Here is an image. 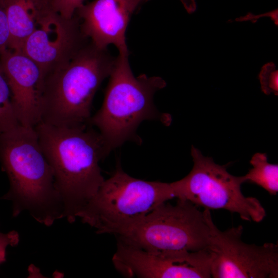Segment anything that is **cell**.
I'll return each instance as SVG.
<instances>
[{"mask_svg":"<svg viewBox=\"0 0 278 278\" xmlns=\"http://www.w3.org/2000/svg\"><path fill=\"white\" fill-rule=\"evenodd\" d=\"M259 78L263 92L266 94L272 93L277 95V71L273 63H268L263 67Z\"/></svg>","mask_w":278,"mask_h":278,"instance_id":"cell-16","label":"cell"},{"mask_svg":"<svg viewBox=\"0 0 278 278\" xmlns=\"http://www.w3.org/2000/svg\"><path fill=\"white\" fill-rule=\"evenodd\" d=\"M10 36L9 49L21 50L27 38L53 9L50 0H5Z\"/></svg>","mask_w":278,"mask_h":278,"instance_id":"cell-13","label":"cell"},{"mask_svg":"<svg viewBox=\"0 0 278 278\" xmlns=\"http://www.w3.org/2000/svg\"><path fill=\"white\" fill-rule=\"evenodd\" d=\"M51 8L61 16L71 19L84 0H50Z\"/></svg>","mask_w":278,"mask_h":278,"instance_id":"cell-17","label":"cell"},{"mask_svg":"<svg viewBox=\"0 0 278 278\" xmlns=\"http://www.w3.org/2000/svg\"><path fill=\"white\" fill-rule=\"evenodd\" d=\"M180 1L188 13H192L196 10L197 5L195 0H180Z\"/></svg>","mask_w":278,"mask_h":278,"instance_id":"cell-20","label":"cell"},{"mask_svg":"<svg viewBox=\"0 0 278 278\" xmlns=\"http://www.w3.org/2000/svg\"><path fill=\"white\" fill-rule=\"evenodd\" d=\"M174 198L170 183L135 178L125 172L118 161L114 172L104 180L76 218L98 234L116 235Z\"/></svg>","mask_w":278,"mask_h":278,"instance_id":"cell-5","label":"cell"},{"mask_svg":"<svg viewBox=\"0 0 278 278\" xmlns=\"http://www.w3.org/2000/svg\"><path fill=\"white\" fill-rule=\"evenodd\" d=\"M203 212L210 228L207 249L213 278H277L278 245L266 242L261 246L241 240L242 225L224 231L214 223L210 210Z\"/></svg>","mask_w":278,"mask_h":278,"instance_id":"cell-8","label":"cell"},{"mask_svg":"<svg viewBox=\"0 0 278 278\" xmlns=\"http://www.w3.org/2000/svg\"><path fill=\"white\" fill-rule=\"evenodd\" d=\"M210 228L203 211L186 200L165 202L115 236L118 241L145 251H198L207 248Z\"/></svg>","mask_w":278,"mask_h":278,"instance_id":"cell-6","label":"cell"},{"mask_svg":"<svg viewBox=\"0 0 278 278\" xmlns=\"http://www.w3.org/2000/svg\"><path fill=\"white\" fill-rule=\"evenodd\" d=\"M147 0H94L76 11L84 35L96 47L116 46L119 54L129 56L126 32L132 14Z\"/></svg>","mask_w":278,"mask_h":278,"instance_id":"cell-11","label":"cell"},{"mask_svg":"<svg viewBox=\"0 0 278 278\" xmlns=\"http://www.w3.org/2000/svg\"><path fill=\"white\" fill-rule=\"evenodd\" d=\"M89 41L75 14L67 19L51 9L26 40L21 51L37 64L44 78L68 63Z\"/></svg>","mask_w":278,"mask_h":278,"instance_id":"cell-10","label":"cell"},{"mask_svg":"<svg viewBox=\"0 0 278 278\" xmlns=\"http://www.w3.org/2000/svg\"><path fill=\"white\" fill-rule=\"evenodd\" d=\"M20 236L16 231H9L6 233L0 232V265L6 260V250L9 246L14 247L18 245Z\"/></svg>","mask_w":278,"mask_h":278,"instance_id":"cell-19","label":"cell"},{"mask_svg":"<svg viewBox=\"0 0 278 278\" xmlns=\"http://www.w3.org/2000/svg\"><path fill=\"white\" fill-rule=\"evenodd\" d=\"M112 262L115 269L128 277H211L207 249L152 253L118 241Z\"/></svg>","mask_w":278,"mask_h":278,"instance_id":"cell-9","label":"cell"},{"mask_svg":"<svg viewBox=\"0 0 278 278\" xmlns=\"http://www.w3.org/2000/svg\"><path fill=\"white\" fill-rule=\"evenodd\" d=\"M19 125L11 91L0 63V133L9 131Z\"/></svg>","mask_w":278,"mask_h":278,"instance_id":"cell-15","label":"cell"},{"mask_svg":"<svg viewBox=\"0 0 278 278\" xmlns=\"http://www.w3.org/2000/svg\"><path fill=\"white\" fill-rule=\"evenodd\" d=\"M0 63L20 124L34 127L42 116L44 75L41 68L22 51L11 49L0 56Z\"/></svg>","mask_w":278,"mask_h":278,"instance_id":"cell-12","label":"cell"},{"mask_svg":"<svg viewBox=\"0 0 278 278\" xmlns=\"http://www.w3.org/2000/svg\"><path fill=\"white\" fill-rule=\"evenodd\" d=\"M0 162L10 183L9 191L2 198L12 202L14 217L27 211L48 227L64 218L53 170L34 127L20 124L0 133Z\"/></svg>","mask_w":278,"mask_h":278,"instance_id":"cell-2","label":"cell"},{"mask_svg":"<svg viewBox=\"0 0 278 278\" xmlns=\"http://www.w3.org/2000/svg\"><path fill=\"white\" fill-rule=\"evenodd\" d=\"M252 168L244 176L245 182L258 185L270 195L278 192V165L268 162L265 153H255L250 161Z\"/></svg>","mask_w":278,"mask_h":278,"instance_id":"cell-14","label":"cell"},{"mask_svg":"<svg viewBox=\"0 0 278 278\" xmlns=\"http://www.w3.org/2000/svg\"><path fill=\"white\" fill-rule=\"evenodd\" d=\"M193 166L182 179L170 183L175 198L186 200L210 210L223 209L238 214L244 220L260 222L266 211L260 201L246 197L241 190L246 182L244 176H235L227 170V165L216 164L193 145L191 148Z\"/></svg>","mask_w":278,"mask_h":278,"instance_id":"cell-7","label":"cell"},{"mask_svg":"<svg viewBox=\"0 0 278 278\" xmlns=\"http://www.w3.org/2000/svg\"><path fill=\"white\" fill-rule=\"evenodd\" d=\"M34 128L54 173L70 223L103 182L99 162L109 154L98 131L90 125L56 126L40 121Z\"/></svg>","mask_w":278,"mask_h":278,"instance_id":"cell-1","label":"cell"},{"mask_svg":"<svg viewBox=\"0 0 278 278\" xmlns=\"http://www.w3.org/2000/svg\"><path fill=\"white\" fill-rule=\"evenodd\" d=\"M10 36L5 0H0V56L9 49Z\"/></svg>","mask_w":278,"mask_h":278,"instance_id":"cell-18","label":"cell"},{"mask_svg":"<svg viewBox=\"0 0 278 278\" xmlns=\"http://www.w3.org/2000/svg\"><path fill=\"white\" fill-rule=\"evenodd\" d=\"M115 59L89 41L68 63L46 74L41 121L63 127L89 125L94 97Z\"/></svg>","mask_w":278,"mask_h":278,"instance_id":"cell-4","label":"cell"},{"mask_svg":"<svg viewBox=\"0 0 278 278\" xmlns=\"http://www.w3.org/2000/svg\"><path fill=\"white\" fill-rule=\"evenodd\" d=\"M128 56L116 57L102 106L89 122L98 129L109 154L127 141L141 144L136 131L142 121L158 120L168 126L172 121L153 103L154 94L166 86L165 81L144 74L134 76Z\"/></svg>","mask_w":278,"mask_h":278,"instance_id":"cell-3","label":"cell"}]
</instances>
